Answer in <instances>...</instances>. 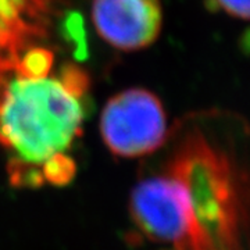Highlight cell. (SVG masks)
I'll list each match as a JSON object with an SVG mask.
<instances>
[{
	"mask_svg": "<svg viewBox=\"0 0 250 250\" xmlns=\"http://www.w3.org/2000/svg\"><path fill=\"white\" fill-rule=\"evenodd\" d=\"M92 21L102 39L113 47L138 50L160 34V0H93Z\"/></svg>",
	"mask_w": 250,
	"mask_h": 250,
	"instance_id": "5b68a950",
	"label": "cell"
},
{
	"mask_svg": "<svg viewBox=\"0 0 250 250\" xmlns=\"http://www.w3.org/2000/svg\"><path fill=\"white\" fill-rule=\"evenodd\" d=\"M228 16L250 21V0H215Z\"/></svg>",
	"mask_w": 250,
	"mask_h": 250,
	"instance_id": "8992f818",
	"label": "cell"
},
{
	"mask_svg": "<svg viewBox=\"0 0 250 250\" xmlns=\"http://www.w3.org/2000/svg\"><path fill=\"white\" fill-rule=\"evenodd\" d=\"M86 78L78 71L60 75L13 77L0 89V147L7 154L13 187H62L77 163L72 146L85 118Z\"/></svg>",
	"mask_w": 250,
	"mask_h": 250,
	"instance_id": "7a4b0ae2",
	"label": "cell"
},
{
	"mask_svg": "<svg viewBox=\"0 0 250 250\" xmlns=\"http://www.w3.org/2000/svg\"><path fill=\"white\" fill-rule=\"evenodd\" d=\"M59 0H0V89L41 46L53 22Z\"/></svg>",
	"mask_w": 250,
	"mask_h": 250,
	"instance_id": "277c9868",
	"label": "cell"
},
{
	"mask_svg": "<svg viewBox=\"0 0 250 250\" xmlns=\"http://www.w3.org/2000/svg\"><path fill=\"white\" fill-rule=\"evenodd\" d=\"M129 215L153 250H250V123L189 116L145 157Z\"/></svg>",
	"mask_w": 250,
	"mask_h": 250,
	"instance_id": "6da1fadb",
	"label": "cell"
},
{
	"mask_svg": "<svg viewBox=\"0 0 250 250\" xmlns=\"http://www.w3.org/2000/svg\"><path fill=\"white\" fill-rule=\"evenodd\" d=\"M161 102L146 89H128L108 100L100 117V134L118 157L139 159L157 152L168 135Z\"/></svg>",
	"mask_w": 250,
	"mask_h": 250,
	"instance_id": "3957f363",
	"label": "cell"
}]
</instances>
